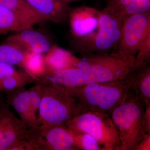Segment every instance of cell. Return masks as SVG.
<instances>
[{
    "mask_svg": "<svg viewBox=\"0 0 150 150\" xmlns=\"http://www.w3.org/2000/svg\"><path fill=\"white\" fill-rule=\"evenodd\" d=\"M36 24L32 21L0 4V33L19 32L32 28Z\"/></svg>",
    "mask_w": 150,
    "mask_h": 150,
    "instance_id": "9a60e30c",
    "label": "cell"
},
{
    "mask_svg": "<svg viewBox=\"0 0 150 150\" xmlns=\"http://www.w3.org/2000/svg\"><path fill=\"white\" fill-rule=\"evenodd\" d=\"M10 150H38V149L33 142L24 138L13 146Z\"/></svg>",
    "mask_w": 150,
    "mask_h": 150,
    "instance_id": "d4e9b609",
    "label": "cell"
},
{
    "mask_svg": "<svg viewBox=\"0 0 150 150\" xmlns=\"http://www.w3.org/2000/svg\"><path fill=\"white\" fill-rule=\"evenodd\" d=\"M65 1H66L67 2V3H68V4H69L71 3L79 1L80 0H65Z\"/></svg>",
    "mask_w": 150,
    "mask_h": 150,
    "instance_id": "f546056e",
    "label": "cell"
},
{
    "mask_svg": "<svg viewBox=\"0 0 150 150\" xmlns=\"http://www.w3.org/2000/svg\"><path fill=\"white\" fill-rule=\"evenodd\" d=\"M144 106L131 88L125 99L110 115L119 134L118 150H134L144 137Z\"/></svg>",
    "mask_w": 150,
    "mask_h": 150,
    "instance_id": "3957f363",
    "label": "cell"
},
{
    "mask_svg": "<svg viewBox=\"0 0 150 150\" xmlns=\"http://www.w3.org/2000/svg\"><path fill=\"white\" fill-rule=\"evenodd\" d=\"M107 1L106 7L124 18L150 10V0H108Z\"/></svg>",
    "mask_w": 150,
    "mask_h": 150,
    "instance_id": "e0dca14e",
    "label": "cell"
},
{
    "mask_svg": "<svg viewBox=\"0 0 150 150\" xmlns=\"http://www.w3.org/2000/svg\"><path fill=\"white\" fill-rule=\"evenodd\" d=\"M150 150V134H146L134 150Z\"/></svg>",
    "mask_w": 150,
    "mask_h": 150,
    "instance_id": "4316f807",
    "label": "cell"
},
{
    "mask_svg": "<svg viewBox=\"0 0 150 150\" xmlns=\"http://www.w3.org/2000/svg\"><path fill=\"white\" fill-rule=\"evenodd\" d=\"M41 84L42 98L38 109V126L65 125L67 121L82 113L76 100L65 86L56 83Z\"/></svg>",
    "mask_w": 150,
    "mask_h": 150,
    "instance_id": "277c9868",
    "label": "cell"
},
{
    "mask_svg": "<svg viewBox=\"0 0 150 150\" xmlns=\"http://www.w3.org/2000/svg\"><path fill=\"white\" fill-rule=\"evenodd\" d=\"M150 34V11L123 18L116 52L135 57L140 46Z\"/></svg>",
    "mask_w": 150,
    "mask_h": 150,
    "instance_id": "ba28073f",
    "label": "cell"
},
{
    "mask_svg": "<svg viewBox=\"0 0 150 150\" xmlns=\"http://www.w3.org/2000/svg\"><path fill=\"white\" fill-rule=\"evenodd\" d=\"M28 99L30 107L36 115L39 109L42 98V85L40 83H35V85L28 89Z\"/></svg>",
    "mask_w": 150,
    "mask_h": 150,
    "instance_id": "cb8c5ba5",
    "label": "cell"
},
{
    "mask_svg": "<svg viewBox=\"0 0 150 150\" xmlns=\"http://www.w3.org/2000/svg\"><path fill=\"white\" fill-rule=\"evenodd\" d=\"M133 74L131 89L145 107L150 103V64L135 69Z\"/></svg>",
    "mask_w": 150,
    "mask_h": 150,
    "instance_id": "2e32d148",
    "label": "cell"
},
{
    "mask_svg": "<svg viewBox=\"0 0 150 150\" xmlns=\"http://www.w3.org/2000/svg\"><path fill=\"white\" fill-rule=\"evenodd\" d=\"M134 58L116 51L79 57L76 86L124 79L135 69Z\"/></svg>",
    "mask_w": 150,
    "mask_h": 150,
    "instance_id": "7a4b0ae2",
    "label": "cell"
},
{
    "mask_svg": "<svg viewBox=\"0 0 150 150\" xmlns=\"http://www.w3.org/2000/svg\"><path fill=\"white\" fill-rule=\"evenodd\" d=\"M4 94V93L0 91V109L1 108L3 105L6 103Z\"/></svg>",
    "mask_w": 150,
    "mask_h": 150,
    "instance_id": "f1b7e54d",
    "label": "cell"
},
{
    "mask_svg": "<svg viewBox=\"0 0 150 150\" xmlns=\"http://www.w3.org/2000/svg\"><path fill=\"white\" fill-rule=\"evenodd\" d=\"M133 72L121 79L65 88L76 100L82 113L91 111L110 115L127 96L133 81Z\"/></svg>",
    "mask_w": 150,
    "mask_h": 150,
    "instance_id": "6da1fadb",
    "label": "cell"
},
{
    "mask_svg": "<svg viewBox=\"0 0 150 150\" xmlns=\"http://www.w3.org/2000/svg\"><path fill=\"white\" fill-rule=\"evenodd\" d=\"M144 126L146 134H150V103L146 104L144 115Z\"/></svg>",
    "mask_w": 150,
    "mask_h": 150,
    "instance_id": "83f0119b",
    "label": "cell"
},
{
    "mask_svg": "<svg viewBox=\"0 0 150 150\" xmlns=\"http://www.w3.org/2000/svg\"><path fill=\"white\" fill-rule=\"evenodd\" d=\"M124 17L108 8L100 12L99 28L96 36L81 57L109 53L117 47Z\"/></svg>",
    "mask_w": 150,
    "mask_h": 150,
    "instance_id": "52a82bcc",
    "label": "cell"
},
{
    "mask_svg": "<svg viewBox=\"0 0 150 150\" xmlns=\"http://www.w3.org/2000/svg\"><path fill=\"white\" fill-rule=\"evenodd\" d=\"M25 137L33 142L38 150H78L72 131L65 125H40L28 129Z\"/></svg>",
    "mask_w": 150,
    "mask_h": 150,
    "instance_id": "9c48e42d",
    "label": "cell"
},
{
    "mask_svg": "<svg viewBox=\"0 0 150 150\" xmlns=\"http://www.w3.org/2000/svg\"><path fill=\"white\" fill-rule=\"evenodd\" d=\"M65 125L74 133L84 132L91 135L102 150H118L119 134L109 114L91 111L83 112Z\"/></svg>",
    "mask_w": 150,
    "mask_h": 150,
    "instance_id": "5b68a950",
    "label": "cell"
},
{
    "mask_svg": "<svg viewBox=\"0 0 150 150\" xmlns=\"http://www.w3.org/2000/svg\"><path fill=\"white\" fill-rule=\"evenodd\" d=\"M6 95L7 104L13 108L28 129L37 128V117L30 107L28 90L23 87Z\"/></svg>",
    "mask_w": 150,
    "mask_h": 150,
    "instance_id": "7c38bea8",
    "label": "cell"
},
{
    "mask_svg": "<svg viewBox=\"0 0 150 150\" xmlns=\"http://www.w3.org/2000/svg\"><path fill=\"white\" fill-rule=\"evenodd\" d=\"M21 68L36 83L46 74L47 69L43 54L28 51Z\"/></svg>",
    "mask_w": 150,
    "mask_h": 150,
    "instance_id": "ac0fdd59",
    "label": "cell"
},
{
    "mask_svg": "<svg viewBox=\"0 0 150 150\" xmlns=\"http://www.w3.org/2000/svg\"><path fill=\"white\" fill-rule=\"evenodd\" d=\"M45 20L59 24L69 22L71 9L65 0H25Z\"/></svg>",
    "mask_w": 150,
    "mask_h": 150,
    "instance_id": "8fae6325",
    "label": "cell"
},
{
    "mask_svg": "<svg viewBox=\"0 0 150 150\" xmlns=\"http://www.w3.org/2000/svg\"><path fill=\"white\" fill-rule=\"evenodd\" d=\"M13 65L0 62V79L8 77L17 72Z\"/></svg>",
    "mask_w": 150,
    "mask_h": 150,
    "instance_id": "484cf974",
    "label": "cell"
},
{
    "mask_svg": "<svg viewBox=\"0 0 150 150\" xmlns=\"http://www.w3.org/2000/svg\"><path fill=\"white\" fill-rule=\"evenodd\" d=\"M5 41L14 42L27 51L39 54L46 53L52 46L45 35L33 28L16 32L7 37Z\"/></svg>",
    "mask_w": 150,
    "mask_h": 150,
    "instance_id": "4fadbf2b",
    "label": "cell"
},
{
    "mask_svg": "<svg viewBox=\"0 0 150 150\" xmlns=\"http://www.w3.org/2000/svg\"><path fill=\"white\" fill-rule=\"evenodd\" d=\"M105 1H108V0H105Z\"/></svg>",
    "mask_w": 150,
    "mask_h": 150,
    "instance_id": "1f68e13d",
    "label": "cell"
},
{
    "mask_svg": "<svg viewBox=\"0 0 150 150\" xmlns=\"http://www.w3.org/2000/svg\"><path fill=\"white\" fill-rule=\"evenodd\" d=\"M150 34L145 38L134 58V69L150 64Z\"/></svg>",
    "mask_w": 150,
    "mask_h": 150,
    "instance_id": "603a6c76",
    "label": "cell"
},
{
    "mask_svg": "<svg viewBox=\"0 0 150 150\" xmlns=\"http://www.w3.org/2000/svg\"><path fill=\"white\" fill-rule=\"evenodd\" d=\"M33 82L34 80L25 71H18L10 76L0 79V91L4 93H9Z\"/></svg>",
    "mask_w": 150,
    "mask_h": 150,
    "instance_id": "44dd1931",
    "label": "cell"
},
{
    "mask_svg": "<svg viewBox=\"0 0 150 150\" xmlns=\"http://www.w3.org/2000/svg\"><path fill=\"white\" fill-rule=\"evenodd\" d=\"M73 133L78 150H102L96 140L90 134L84 132Z\"/></svg>",
    "mask_w": 150,
    "mask_h": 150,
    "instance_id": "7402d4cb",
    "label": "cell"
},
{
    "mask_svg": "<svg viewBox=\"0 0 150 150\" xmlns=\"http://www.w3.org/2000/svg\"><path fill=\"white\" fill-rule=\"evenodd\" d=\"M1 33H0V35H1Z\"/></svg>",
    "mask_w": 150,
    "mask_h": 150,
    "instance_id": "4dcf8cb0",
    "label": "cell"
},
{
    "mask_svg": "<svg viewBox=\"0 0 150 150\" xmlns=\"http://www.w3.org/2000/svg\"><path fill=\"white\" fill-rule=\"evenodd\" d=\"M28 51L17 43L5 41L0 45V62L21 67Z\"/></svg>",
    "mask_w": 150,
    "mask_h": 150,
    "instance_id": "d6986e66",
    "label": "cell"
},
{
    "mask_svg": "<svg viewBox=\"0 0 150 150\" xmlns=\"http://www.w3.org/2000/svg\"><path fill=\"white\" fill-rule=\"evenodd\" d=\"M28 131L26 125L14 115L5 103L0 109V150H10L25 137Z\"/></svg>",
    "mask_w": 150,
    "mask_h": 150,
    "instance_id": "30bf717a",
    "label": "cell"
},
{
    "mask_svg": "<svg viewBox=\"0 0 150 150\" xmlns=\"http://www.w3.org/2000/svg\"><path fill=\"white\" fill-rule=\"evenodd\" d=\"M99 11L88 6L71 9L69 22L76 51L83 55L99 28Z\"/></svg>",
    "mask_w": 150,
    "mask_h": 150,
    "instance_id": "8992f818",
    "label": "cell"
},
{
    "mask_svg": "<svg viewBox=\"0 0 150 150\" xmlns=\"http://www.w3.org/2000/svg\"><path fill=\"white\" fill-rule=\"evenodd\" d=\"M79 59V57L71 52L56 44L52 45L45 55V63L48 71L63 70L75 67Z\"/></svg>",
    "mask_w": 150,
    "mask_h": 150,
    "instance_id": "5bb4252c",
    "label": "cell"
},
{
    "mask_svg": "<svg viewBox=\"0 0 150 150\" xmlns=\"http://www.w3.org/2000/svg\"><path fill=\"white\" fill-rule=\"evenodd\" d=\"M0 4L25 16L35 24L46 21L25 0H0Z\"/></svg>",
    "mask_w": 150,
    "mask_h": 150,
    "instance_id": "ffe728a7",
    "label": "cell"
}]
</instances>
